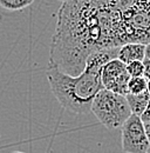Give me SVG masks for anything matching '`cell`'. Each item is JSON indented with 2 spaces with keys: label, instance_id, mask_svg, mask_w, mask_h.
Listing matches in <instances>:
<instances>
[{
  "label": "cell",
  "instance_id": "obj_5",
  "mask_svg": "<svg viewBox=\"0 0 150 153\" xmlns=\"http://www.w3.org/2000/svg\"><path fill=\"white\" fill-rule=\"evenodd\" d=\"M130 76L127 72L126 64L117 58L108 61L101 71V81L103 88L116 94L126 97L128 92V82Z\"/></svg>",
  "mask_w": 150,
  "mask_h": 153
},
{
  "label": "cell",
  "instance_id": "obj_11",
  "mask_svg": "<svg viewBox=\"0 0 150 153\" xmlns=\"http://www.w3.org/2000/svg\"><path fill=\"white\" fill-rule=\"evenodd\" d=\"M143 62V67H144V71H143V76L147 79V80H150V60L144 58L142 60Z\"/></svg>",
  "mask_w": 150,
  "mask_h": 153
},
{
  "label": "cell",
  "instance_id": "obj_12",
  "mask_svg": "<svg viewBox=\"0 0 150 153\" xmlns=\"http://www.w3.org/2000/svg\"><path fill=\"white\" fill-rule=\"evenodd\" d=\"M141 120L143 121V124H146V123H149L150 121V100L149 102H148V105H147V107H146V110H144V112L141 114Z\"/></svg>",
  "mask_w": 150,
  "mask_h": 153
},
{
  "label": "cell",
  "instance_id": "obj_13",
  "mask_svg": "<svg viewBox=\"0 0 150 153\" xmlns=\"http://www.w3.org/2000/svg\"><path fill=\"white\" fill-rule=\"evenodd\" d=\"M144 130H146V133H147V137H148V140H149V143H150V121L144 124Z\"/></svg>",
  "mask_w": 150,
  "mask_h": 153
},
{
  "label": "cell",
  "instance_id": "obj_8",
  "mask_svg": "<svg viewBox=\"0 0 150 153\" xmlns=\"http://www.w3.org/2000/svg\"><path fill=\"white\" fill-rule=\"evenodd\" d=\"M35 0H0V6L7 11H21L31 6Z\"/></svg>",
  "mask_w": 150,
  "mask_h": 153
},
{
  "label": "cell",
  "instance_id": "obj_14",
  "mask_svg": "<svg viewBox=\"0 0 150 153\" xmlns=\"http://www.w3.org/2000/svg\"><path fill=\"white\" fill-rule=\"evenodd\" d=\"M146 58L150 60V42L146 45Z\"/></svg>",
  "mask_w": 150,
  "mask_h": 153
},
{
  "label": "cell",
  "instance_id": "obj_2",
  "mask_svg": "<svg viewBox=\"0 0 150 153\" xmlns=\"http://www.w3.org/2000/svg\"><path fill=\"white\" fill-rule=\"evenodd\" d=\"M117 51L118 47L92 53L86 60L83 71L76 76L48 66L46 76L51 90L60 105L75 114L88 113L95 96L103 90L101 81L102 67L108 61L117 58Z\"/></svg>",
  "mask_w": 150,
  "mask_h": 153
},
{
  "label": "cell",
  "instance_id": "obj_1",
  "mask_svg": "<svg viewBox=\"0 0 150 153\" xmlns=\"http://www.w3.org/2000/svg\"><path fill=\"white\" fill-rule=\"evenodd\" d=\"M59 11L69 40L86 56L150 42V0H68Z\"/></svg>",
  "mask_w": 150,
  "mask_h": 153
},
{
  "label": "cell",
  "instance_id": "obj_17",
  "mask_svg": "<svg viewBox=\"0 0 150 153\" xmlns=\"http://www.w3.org/2000/svg\"><path fill=\"white\" fill-rule=\"evenodd\" d=\"M59 1H61V2L63 4V2H66V1H68V0H59Z\"/></svg>",
  "mask_w": 150,
  "mask_h": 153
},
{
  "label": "cell",
  "instance_id": "obj_16",
  "mask_svg": "<svg viewBox=\"0 0 150 153\" xmlns=\"http://www.w3.org/2000/svg\"><path fill=\"white\" fill-rule=\"evenodd\" d=\"M11 153H25V152H21V151H13V152Z\"/></svg>",
  "mask_w": 150,
  "mask_h": 153
},
{
  "label": "cell",
  "instance_id": "obj_6",
  "mask_svg": "<svg viewBox=\"0 0 150 153\" xmlns=\"http://www.w3.org/2000/svg\"><path fill=\"white\" fill-rule=\"evenodd\" d=\"M146 58V45L140 42H129L118 47L117 59L123 64H129L131 61H142Z\"/></svg>",
  "mask_w": 150,
  "mask_h": 153
},
{
  "label": "cell",
  "instance_id": "obj_18",
  "mask_svg": "<svg viewBox=\"0 0 150 153\" xmlns=\"http://www.w3.org/2000/svg\"><path fill=\"white\" fill-rule=\"evenodd\" d=\"M146 153H150V147L148 149V150H147V152H146Z\"/></svg>",
  "mask_w": 150,
  "mask_h": 153
},
{
  "label": "cell",
  "instance_id": "obj_9",
  "mask_svg": "<svg viewBox=\"0 0 150 153\" xmlns=\"http://www.w3.org/2000/svg\"><path fill=\"white\" fill-rule=\"evenodd\" d=\"M147 82L148 80L144 76L130 78L128 82V92L130 94H140L147 91Z\"/></svg>",
  "mask_w": 150,
  "mask_h": 153
},
{
  "label": "cell",
  "instance_id": "obj_10",
  "mask_svg": "<svg viewBox=\"0 0 150 153\" xmlns=\"http://www.w3.org/2000/svg\"><path fill=\"white\" fill-rule=\"evenodd\" d=\"M126 67H127V72H128V74L130 76V78L143 76L144 67H143V62H142V61H140V60L131 61V62L126 65Z\"/></svg>",
  "mask_w": 150,
  "mask_h": 153
},
{
  "label": "cell",
  "instance_id": "obj_3",
  "mask_svg": "<svg viewBox=\"0 0 150 153\" xmlns=\"http://www.w3.org/2000/svg\"><path fill=\"white\" fill-rule=\"evenodd\" d=\"M90 111L96 119L108 130L121 127L131 115L126 97L116 94L106 88L101 90L93 99Z\"/></svg>",
  "mask_w": 150,
  "mask_h": 153
},
{
  "label": "cell",
  "instance_id": "obj_7",
  "mask_svg": "<svg viewBox=\"0 0 150 153\" xmlns=\"http://www.w3.org/2000/svg\"><path fill=\"white\" fill-rule=\"evenodd\" d=\"M126 100L129 105V108L131 111V114L138 115L141 117V114L144 112L148 102L150 100V94L148 93V91L140 93V94H130L128 93L126 96Z\"/></svg>",
  "mask_w": 150,
  "mask_h": 153
},
{
  "label": "cell",
  "instance_id": "obj_4",
  "mask_svg": "<svg viewBox=\"0 0 150 153\" xmlns=\"http://www.w3.org/2000/svg\"><path fill=\"white\" fill-rule=\"evenodd\" d=\"M122 151L124 153H146L150 143L144 130V124L138 115L131 114L121 126Z\"/></svg>",
  "mask_w": 150,
  "mask_h": 153
},
{
  "label": "cell",
  "instance_id": "obj_15",
  "mask_svg": "<svg viewBox=\"0 0 150 153\" xmlns=\"http://www.w3.org/2000/svg\"><path fill=\"white\" fill-rule=\"evenodd\" d=\"M147 91L150 94V80H148V82H147Z\"/></svg>",
  "mask_w": 150,
  "mask_h": 153
}]
</instances>
